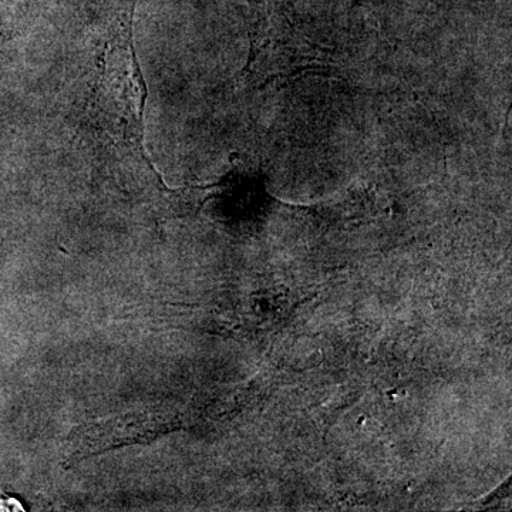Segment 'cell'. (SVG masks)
Listing matches in <instances>:
<instances>
[{
  "mask_svg": "<svg viewBox=\"0 0 512 512\" xmlns=\"http://www.w3.org/2000/svg\"><path fill=\"white\" fill-rule=\"evenodd\" d=\"M131 18L127 13L111 26L84 110L83 133L106 165H117L168 191L144 147L147 84L134 49Z\"/></svg>",
  "mask_w": 512,
  "mask_h": 512,
  "instance_id": "6da1fadb",
  "label": "cell"
}]
</instances>
